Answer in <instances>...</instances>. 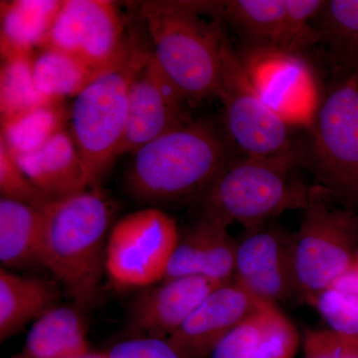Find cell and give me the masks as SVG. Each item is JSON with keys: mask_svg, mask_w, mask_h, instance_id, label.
Masks as SVG:
<instances>
[{"mask_svg": "<svg viewBox=\"0 0 358 358\" xmlns=\"http://www.w3.org/2000/svg\"><path fill=\"white\" fill-rule=\"evenodd\" d=\"M206 1H148L141 15L152 40V56L187 101L217 96L221 82V44L217 21L203 18Z\"/></svg>", "mask_w": 358, "mask_h": 358, "instance_id": "1", "label": "cell"}, {"mask_svg": "<svg viewBox=\"0 0 358 358\" xmlns=\"http://www.w3.org/2000/svg\"><path fill=\"white\" fill-rule=\"evenodd\" d=\"M232 157L213 127L189 120L134 152L127 185L143 201L201 195Z\"/></svg>", "mask_w": 358, "mask_h": 358, "instance_id": "2", "label": "cell"}, {"mask_svg": "<svg viewBox=\"0 0 358 358\" xmlns=\"http://www.w3.org/2000/svg\"><path fill=\"white\" fill-rule=\"evenodd\" d=\"M44 215L42 265L81 305L94 300L105 267L112 208L94 188L50 200ZM107 245V244H106Z\"/></svg>", "mask_w": 358, "mask_h": 358, "instance_id": "3", "label": "cell"}, {"mask_svg": "<svg viewBox=\"0 0 358 358\" xmlns=\"http://www.w3.org/2000/svg\"><path fill=\"white\" fill-rule=\"evenodd\" d=\"M298 162L232 157L201 196L203 215L245 229L267 225L291 210H305L313 187L291 176Z\"/></svg>", "mask_w": 358, "mask_h": 358, "instance_id": "4", "label": "cell"}, {"mask_svg": "<svg viewBox=\"0 0 358 358\" xmlns=\"http://www.w3.org/2000/svg\"><path fill=\"white\" fill-rule=\"evenodd\" d=\"M148 52L129 48L119 64L94 79L71 108V134L83 160L90 187L98 185L119 157L127 124L129 93Z\"/></svg>", "mask_w": 358, "mask_h": 358, "instance_id": "5", "label": "cell"}, {"mask_svg": "<svg viewBox=\"0 0 358 358\" xmlns=\"http://www.w3.org/2000/svg\"><path fill=\"white\" fill-rule=\"evenodd\" d=\"M308 129V164L317 185L358 211L357 73L331 87Z\"/></svg>", "mask_w": 358, "mask_h": 358, "instance_id": "6", "label": "cell"}, {"mask_svg": "<svg viewBox=\"0 0 358 358\" xmlns=\"http://www.w3.org/2000/svg\"><path fill=\"white\" fill-rule=\"evenodd\" d=\"M220 61L217 98L222 103L224 131L230 147L246 157L300 162L303 154L292 133L294 127L264 103L225 35Z\"/></svg>", "mask_w": 358, "mask_h": 358, "instance_id": "7", "label": "cell"}, {"mask_svg": "<svg viewBox=\"0 0 358 358\" xmlns=\"http://www.w3.org/2000/svg\"><path fill=\"white\" fill-rule=\"evenodd\" d=\"M327 199L320 186H313L300 229L294 234L299 299L310 306L352 268L358 251V211L333 207Z\"/></svg>", "mask_w": 358, "mask_h": 358, "instance_id": "8", "label": "cell"}, {"mask_svg": "<svg viewBox=\"0 0 358 358\" xmlns=\"http://www.w3.org/2000/svg\"><path fill=\"white\" fill-rule=\"evenodd\" d=\"M176 220L159 208L141 209L124 216L110 230L105 268L121 288H143L162 282L178 243Z\"/></svg>", "mask_w": 358, "mask_h": 358, "instance_id": "9", "label": "cell"}, {"mask_svg": "<svg viewBox=\"0 0 358 358\" xmlns=\"http://www.w3.org/2000/svg\"><path fill=\"white\" fill-rule=\"evenodd\" d=\"M264 103L292 127L312 126L320 107L312 68L301 55L274 47L245 46L237 53Z\"/></svg>", "mask_w": 358, "mask_h": 358, "instance_id": "10", "label": "cell"}, {"mask_svg": "<svg viewBox=\"0 0 358 358\" xmlns=\"http://www.w3.org/2000/svg\"><path fill=\"white\" fill-rule=\"evenodd\" d=\"M44 47L71 54L100 73L119 64L131 48L124 44L117 6L108 0L63 1Z\"/></svg>", "mask_w": 358, "mask_h": 358, "instance_id": "11", "label": "cell"}, {"mask_svg": "<svg viewBox=\"0 0 358 358\" xmlns=\"http://www.w3.org/2000/svg\"><path fill=\"white\" fill-rule=\"evenodd\" d=\"M233 280L260 301L277 305L300 300L294 234L270 224L246 230L238 241Z\"/></svg>", "mask_w": 358, "mask_h": 358, "instance_id": "12", "label": "cell"}, {"mask_svg": "<svg viewBox=\"0 0 358 358\" xmlns=\"http://www.w3.org/2000/svg\"><path fill=\"white\" fill-rule=\"evenodd\" d=\"M186 101L164 76L148 53L131 84L128 124L120 155L138 152L143 145L189 121Z\"/></svg>", "mask_w": 358, "mask_h": 358, "instance_id": "13", "label": "cell"}, {"mask_svg": "<svg viewBox=\"0 0 358 358\" xmlns=\"http://www.w3.org/2000/svg\"><path fill=\"white\" fill-rule=\"evenodd\" d=\"M260 300L234 280L221 285L169 338L182 358H208L228 334L256 312Z\"/></svg>", "mask_w": 358, "mask_h": 358, "instance_id": "14", "label": "cell"}, {"mask_svg": "<svg viewBox=\"0 0 358 358\" xmlns=\"http://www.w3.org/2000/svg\"><path fill=\"white\" fill-rule=\"evenodd\" d=\"M221 285L199 275L164 280L134 301L131 331L138 336L169 338Z\"/></svg>", "mask_w": 358, "mask_h": 358, "instance_id": "15", "label": "cell"}, {"mask_svg": "<svg viewBox=\"0 0 358 358\" xmlns=\"http://www.w3.org/2000/svg\"><path fill=\"white\" fill-rule=\"evenodd\" d=\"M228 228L215 219L202 215L180 233L164 280L199 275L219 284L232 281L238 241L231 236Z\"/></svg>", "mask_w": 358, "mask_h": 358, "instance_id": "16", "label": "cell"}, {"mask_svg": "<svg viewBox=\"0 0 358 358\" xmlns=\"http://www.w3.org/2000/svg\"><path fill=\"white\" fill-rule=\"evenodd\" d=\"M22 171L52 200L63 199L90 187L88 174L69 131H61L44 147L16 157Z\"/></svg>", "mask_w": 358, "mask_h": 358, "instance_id": "17", "label": "cell"}, {"mask_svg": "<svg viewBox=\"0 0 358 358\" xmlns=\"http://www.w3.org/2000/svg\"><path fill=\"white\" fill-rule=\"evenodd\" d=\"M90 352L82 315L75 308L53 307L35 320L22 350L11 358H77Z\"/></svg>", "mask_w": 358, "mask_h": 358, "instance_id": "18", "label": "cell"}, {"mask_svg": "<svg viewBox=\"0 0 358 358\" xmlns=\"http://www.w3.org/2000/svg\"><path fill=\"white\" fill-rule=\"evenodd\" d=\"M63 1L13 0L1 2V59L34 55L43 48Z\"/></svg>", "mask_w": 358, "mask_h": 358, "instance_id": "19", "label": "cell"}, {"mask_svg": "<svg viewBox=\"0 0 358 358\" xmlns=\"http://www.w3.org/2000/svg\"><path fill=\"white\" fill-rule=\"evenodd\" d=\"M208 15L230 23L246 46L282 48L286 0L209 1Z\"/></svg>", "mask_w": 358, "mask_h": 358, "instance_id": "20", "label": "cell"}, {"mask_svg": "<svg viewBox=\"0 0 358 358\" xmlns=\"http://www.w3.org/2000/svg\"><path fill=\"white\" fill-rule=\"evenodd\" d=\"M44 215L41 209L0 199V261L4 268L41 264Z\"/></svg>", "mask_w": 358, "mask_h": 358, "instance_id": "21", "label": "cell"}, {"mask_svg": "<svg viewBox=\"0 0 358 358\" xmlns=\"http://www.w3.org/2000/svg\"><path fill=\"white\" fill-rule=\"evenodd\" d=\"M57 291L50 282L0 270V341L4 343L54 307Z\"/></svg>", "mask_w": 358, "mask_h": 358, "instance_id": "22", "label": "cell"}, {"mask_svg": "<svg viewBox=\"0 0 358 358\" xmlns=\"http://www.w3.org/2000/svg\"><path fill=\"white\" fill-rule=\"evenodd\" d=\"M101 74L81 59L51 47L41 48L33 57L35 85L48 102L76 98Z\"/></svg>", "mask_w": 358, "mask_h": 358, "instance_id": "23", "label": "cell"}, {"mask_svg": "<svg viewBox=\"0 0 358 358\" xmlns=\"http://www.w3.org/2000/svg\"><path fill=\"white\" fill-rule=\"evenodd\" d=\"M319 44L343 74L358 70V0H329L317 17Z\"/></svg>", "mask_w": 358, "mask_h": 358, "instance_id": "24", "label": "cell"}, {"mask_svg": "<svg viewBox=\"0 0 358 358\" xmlns=\"http://www.w3.org/2000/svg\"><path fill=\"white\" fill-rule=\"evenodd\" d=\"M64 101L49 102L1 126L0 138L14 157L32 154L64 131L70 117Z\"/></svg>", "mask_w": 358, "mask_h": 358, "instance_id": "25", "label": "cell"}, {"mask_svg": "<svg viewBox=\"0 0 358 358\" xmlns=\"http://www.w3.org/2000/svg\"><path fill=\"white\" fill-rule=\"evenodd\" d=\"M33 57L16 56L1 59L0 70V119L1 126L36 109L45 100L35 85Z\"/></svg>", "mask_w": 358, "mask_h": 358, "instance_id": "26", "label": "cell"}, {"mask_svg": "<svg viewBox=\"0 0 358 358\" xmlns=\"http://www.w3.org/2000/svg\"><path fill=\"white\" fill-rule=\"evenodd\" d=\"M327 327L338 333L358 336V268L352 266L315 299Z\"/></svg>", "mask_w": 358, "mask_h": 358, "instance_id": "27", "label": "cell"}, {"mask_svg": "<svg viewBox=\"0 0 358 358\" xmlns=\"http://www.w3.org/2000/svg\"><path fill=\"white\" fill-rule=\"evenodd\" d=\"M327 1L286 0V25L282 50L301 55L319 44V35L313 20L319 16Z\"/></svg>", "mask_w": 358, "mask_h": 358, "instance_id": "28", "label": "cell"}, {"mask_svg": "<svg viewBox=\"0 0 358 358\" xmlns=\"http://www.w3.org/2000/svg\"><path fill=\"white\" fill-rule=\"evenodd\" d=\"M300 345L298 329L275 303L266 305L265 324L255 358H294Z\"/></svg>", "mask_w": 358, "mask_h": 358, "instance_id": "29", "label": "cell"}, {"mask_svg": "<svg viewBox=\"0 0 358 358\" xmlns=\"http://www.w3.org/2000/svg\"><path fill=\"white\" fill-rule=\"evenodd\" d=\"M0 193L1 199L13 200L42 209L50 199L40 192L24 171L17 159L0 138Z\"/></svg>", "mask_w": 358, "mask_h": 358, "instance_id": "30", "label": "cell"}, {"mask_svg": "<svg viewBox=\"0 0 358 358\" xmlns=\"http://www.w3.org/2000/svg\"><path fill=\"white\" fill-rule=\"evenodd\" d=\"M261 301L256 312L240 322L216 346L211 358H255L265 324L266 305Z\"/></svg>", "mask_w": 358, "mask_h": 358, "instance_id": "31", "label": "cell"}, {"mask_svg": "<svg viewBox=\"0 0 358 358\" xmlns=\"http://www.w3.org/2000/svg\"><path fill=\"white\" fill-rule=\"evenodd\" d=\"M305 358H358V336L329 329H308L303 336Z\"/></svg>", "mask_w": 358, "mask_h": 358, "instance_id": "32", "label": "cell"}, {"mask_svg": "<svg viewBox=\"0 0 358 358\" xmlns=\"http://www.w3.org/2000/svg\"><path fill=\"white\" fill-rule=\"evenodd\" d=\"M108 358H182L166 338L136 336L106 352Z\"/></svg>", "mask_w": 358, "mask_h": 358, "instance_id": "33", "label": "cell"}, {"mask_svg": "<svg viewBox=\"0 0 358 358\" xmlns=\"http://www.w3.org/2000/svg\"><path fill=\"white\" fill-rule=\"evenodd\" d=\"M77 358H108L105 352H90L88 355H82Z\"/></svg>", "mask_w": 358, "mask_h": 358, "instance_id": "34", "label": "cell"}, {"mask_svg": "<svg viewBox=\"0 0 358 358\" xmlns=\"http://www.w3.org/2000/svg\"><path fill=\"white\" fill-rule=\"evenodd\" d=\"M353 266H355V268H358V251L357 253V255H355V262H353Z\"/></svg>", "mask_w": 358, "mask_h": 358, "instance_id": "35", "label": "cell"}, {"mask_svg": "<svg viewBox=\"0 0 358 358\" xmlns=\"http://www.w3.org/2000/svg\"><path fill=\"white\" fill-rule=\"evenodd\" d=\"M357 75H358V70H357Z\"/></svg>", "mask_w": 358, "mask_h": 358, "instance_id": "36", "label": "cell"}]
</instances>
